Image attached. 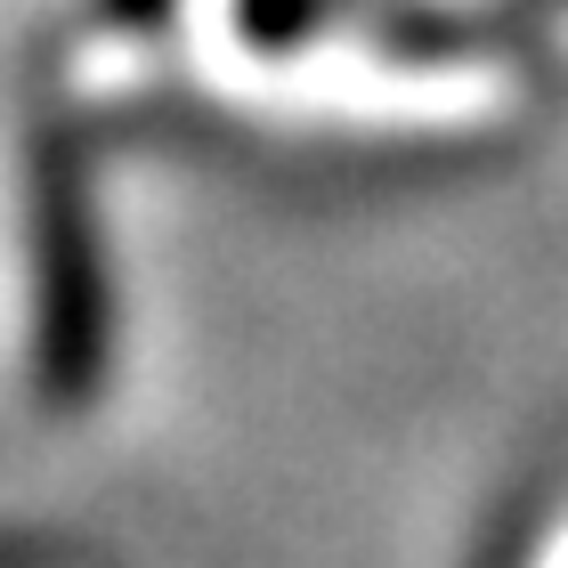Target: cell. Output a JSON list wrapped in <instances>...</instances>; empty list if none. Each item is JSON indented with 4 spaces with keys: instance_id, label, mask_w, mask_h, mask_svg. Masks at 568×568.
Returning <instances> with one entry per match:
<instances>
[{
    "instance_id": "1",
    "label": "cell",
    "mask_w": 568,
    "mask_h": 568,
    "mask_svg": "<svg viewBox=\"0 0 568 568\" xmlns=\"http://www.w3.org/2000/svg\"><path fill=\"white\" fill-rule=\"evenodd\" d=\"M24 244H33V382L49 406H82L106 382L114 293L90 163L58 114H41L24 139Z\"/></svg>"
},
{
    "instance_id": "2",
    "label": "cell",
    "mask_w": 568,
    "mask_h": 568,
    "mask_svg": "<svg viewBox=\"0 0 568 568\" xmlns=\"http://www.w3.org/2000/svg\"><path fill=\"white\" fill-rule=\"evenodd\" d=\"M325 9L333 0H236V24H244L252 49H293L325 24Z\"/></svg>"
},
{
    "instance_id": "3",
    "label": "cell",
    "mask_w": 568,
    "mask_h": 568,
    "mask_svg": "<svg viewBox=\"0 0 568 568\" xmlns=\"http://www.w3.org/2000/svg\"><path fill=\"white\" fill-rule=\"evenodd\" d=\"M98 17H106L114 33H146L154 17H171V0H98Z\"/></svg>"
}]
</instances>
